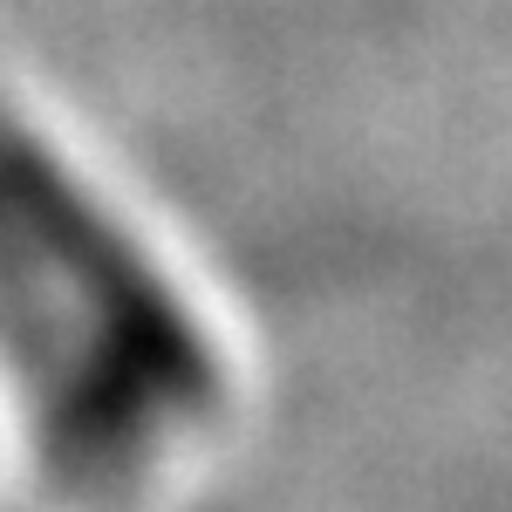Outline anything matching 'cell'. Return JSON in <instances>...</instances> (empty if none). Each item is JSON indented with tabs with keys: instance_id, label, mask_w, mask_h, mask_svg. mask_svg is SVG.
Listing matches in <instances>:
<instances>
[{
	"instance_id": "1",
	"label": "cell",
	"mask_w": 512,
	"mask_h": 512,
	"mask_svg": "<svg viewBox=\"0 0 512 512\" xmlns=\"http://www.w3.org/2000/svg\"><path fill=\"white\" fill-rule=\"evenodd\" d=\"M226 390L192 287L0 96V396L41 485L82 512L151 499L212 444Z\"/></svg>"
}]
</instances>
